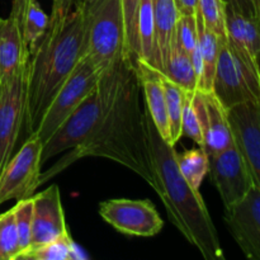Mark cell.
Segmentation results:
<instances>
[{
	"instance_id": "1",
	"label": "cell",
	"mask_w": 260,
	"mask_h": 260,
	"mask_svg": "<svg viewBox=\"0 0 260 260\" xmlns=\"http://www.w3.org/2000/svg\"><path fill=\"white\" fill-rule=\"evenodd\" d=\"M106 94L102 121L84 145L69 150L48 172L41 174L40 185L52 179L73 162L88 156L104 157L123 165L159 192L147 128V109L135 62L122 58L102 73Z\"/></svg>"
},
{
	"instance_id": "2",
	"label": "cell",
	"mask_w": 260,
	"mask_h": 260,
	"mask_svg": "<svg viewBox=\"0 0 260 260\" xmlns=\"http://www.w3.org/2000/svg\"><path fill=\"white\" fill-rule=\"evenodd\" d=\"M86 18L81 0L66 18L50 20L27 66L25 132L32 136L43 112L85 56Z\"/></svg>"
},
{
	"instance_id": "3",
	"label": "cell",
	"mask_w": 260,
	"mask_h": 260,
	"mask_svg": "<svg viewBox=\"0 0 260 260\" xmlns=\"http://www.w3.org/2000/svg\"><path fill=\"white\" fill-rule=\"evenodd\" d=\"M150 147L159 192L170 222L207 260L225 259L217 230L200 190L183 178L174 146L165 141L147 113Z\"/></svg>"
},
{
	"instance_id": "4",
	"label": "cell",
	"mask_w": 260,
	"mask_h": 260,
	"mask_svg": "<svg viewBox=\"0 0 260 260\" xmlns=\"http://www.w3.org/2000/svg\"><path fill=\"white\" fill-rule=\"evenodd\" d=\"M86 18L85 56L99 73L128 58L122 0H84Z\"/></svg>"
},
{
	"instance_id": "5",
	"label": "cell",
	"mask_w": 260,
	"mask_h": 260,
	"mask_svg": "<svg viewBox=\"0 0 260 260\" xmlns=\"http://www.w3.org/2000/svg\"><path fill=\"white\" fill-rule=\"evenodd\" d=\"M212 91L225 109L243 102L260 103L259 63L221 40Z\"/></svg>"
},
{
	"instance_id": "6",
	"label": "cell",
	"mask_w": 260,
	"mask_h": 260,
	"mask_svg": "<svg viewBox=\"0 0 260 260\" xmlns=\"http://www.w3.org/2000/svg\"><path fill=\"white\" fill-rule=\"evenodd\" d=\"M106 103L104 88L99 78L95 88L81 101L73 113L43 144L42 164L57 154L85 144L98 128Z\"/></svg>"
},
{
	"instance_id": "7",
	"label": "cell",
	"mask_w": 260,
	"mask_h": 260,
	"mask_svg": "<svg viewBox=\"0 0 260 260\" xmlns=\"http://www.w3.org/2000/svg\"><path fill=\"white\" fill-rule=\"evenodd\" d=\"M101 75L102 73L96 70L86 56L79 61L73 73L61 85L43 112L40 123L33 134L42 141V144L52 136L53 132L73 113L81 101L95 88Z\"/></svg>"
},
{
	"instance_id": "8",
	"label": "cell",
	"mask_w": 260,
	"mask_h": 260,
	"mask_svg": "<svg viewBox=\"0 0 260 260\" xmlns=\"http://www.w3.org/2000/svg\"><path fill=\"white\" fill-rule=\"evenodd\" d=\"M43 144L37 136H28L19 151L9 159L0 174V206L35 194L40 187Z\"/></svg>"
},
{
	"instance_id": "9",
	"label": "cell",
	"mask_w": 260,
	"mask_h": 260,
	"mask_svg": "<svg viewBox=\"0 0 260 260\" xmlns=\"http://www.w3.org/2000/svg\"><path fill=\"white\" fill-rule=\"evenodd\" d=\"M27 66L28 62L9 80L0 83V174L13 156L20 128L24 124Z\"/></svg>"
},
{
	"instance_id": "10",
	"label": "cell",
	"mask_w": 260,
	"mask_h": 260,
	"mask_svg": "<svg viewBox=\"0 0 260 260\" xmlns=\"http://www.w3.org/2000/svg\"><path fill=\"white\" fill-rule=\"evenodd\" d=\"M99 215L124 235L151 238L164 228L154 203L147 200H109L99 205Z\"/></svg>"
},
{
	"instance_id": "11",
	"label": "cell",
	"mask_w": 260,
	"mask_h": 260,
	"mask_svg": "<svg viewBox=\"0 0 260 260\" xmlns=\"http://www.w3.org/2000/svg\"><path fill=\"white\" fill-rule=\"evenodd\" d=\"M233 142L260 187V103L243 102L226 109Z\"/></svg>"
},
{
	"instance_id": "12",
	"label": "cell",
	"mask_w": 260,
	"mask_h": 260,
	"mask_svg": "<svg viewBox=\"0 0 260 260\" xmlns=\"http://www.w3.org/2000/svg\"><path fill=\"white\" fill-rule=\"evenodd\" d=\"M225 223L245 256L260 260V187H251L249 192L226 206Z\"/></svg>"
},
{
	"instance_id": "13",
	"label": "cell",
	"mask_w": 260,
	"mask_h": 260,
	"mask_svg": "<svg viewBox=\"0 0 260 260\" xmlns=\"http://www.w3.org/2000/svg\"><path fill=\"white\" fill-rule=\"evenodd\" d=\"M208 173L222 200L223 207L243 198L255 185L234 144L223 151L208 156Z\"/></svg>"
},
{
	"instance_id": "14",
	"label": "cell",
	"mask_w": 260,
	"mask_h": 260,
	"mask_svg": "<svg viewBox=\"0 0 260 260\" xmlns=\"http://www.w3.org/2000/svg\"><path fill=\"white\" fill-rule=\"evenodd\" d=\"M32 240L29 249L52 243L69 234L57 184H52L32 196Z\"/></svg>"
},
{
	"instance_id": "15",
	"label": "cell",
	"mask_w": 260,
	"mask_h": 260,
	"mask_svg": "<svg viewBox=\"0 0 260 260\" xmlns=\"http://www.w3.org/2000/svg\"><path fill=\"white\" fill-rule=\"evenodd\" d=\"M192 102L202 129V149L207 156L218 154L230 147L234 142L226 119V109L213 91H201L196 89L192 94Z\"/></svg>"
},
{
	"instance_id": "16",
	"label": "cell",
	"mask_w": 260,
	"mask_h": 260,
	"mask_svg": "<svg viewBox=\"0 0 260 260\" xmlns=\"http://www.w3.org/2000/svg\"><path fill=\"white\" fill-rule=\"evenodd\" d=\"M136 68L137 76L141 84L142 95H144L145 106L147 113L151 118L152 123L156 127L160 136L169 142V121H168L167 106H165V93L162 85V74L144 60L134 61Z\"/></svg>"
},
{
	"instance_id": "17",
	"label": "cell",
	"mask_w": 260,
	"mask_h": 260,
	"mask_svg": "<svg viewBox=\"0 0 260 260\" xmlns=\"http://www.w3.org/2000/svg\"><path fill=\"white\" fill-rule=\"evenodd\" d=\"M226 41L243 55L259 63L260 18L245 15L226 4Z\"/></svg>"
},
{
	"instance_id": "18",
	"label": "cell",
	"mask_w": 260,
	"mask_h": 260,
	"mask_svg": "<svg viewBox=\"0 0 260 260\" xmlns=\"http://www.w3.org/2000/svg\"><path fill=\"white\" fill-rule=\"evenodd\" d=\"M29 60L19 24L13 17L0 19V83L9 80Z\"/></svg>"
},
{
	"instance_id": "19",
	"label": "cell",
	"mask_w": 260,
	"mask_h": 260,
	"mask_svg": "<svg viewBox=\"0 0 260 260\" xmlns=\"http://www.w3.org/2000/svg\"><path fill=\"white\" fill-rule=\"evenodd\" d=\"M155 22V69L161 73L179 13L174 0H151Z\"/></svg>"
},
{
	"instance_id": "20",
	"label": "cell",
	"mask_w": 260,
	"mask_h": 260,
	"mask_svg": "<svg viewBox=\"0 0 260 260\" xmlns=\"http://www.w3.org/2000/svg\"><path fill=\"white\" fill-rule=\"evenodd\" d=\"M161 74L179 85L184 91H194L197 89L198 79L190 60V55L182 47L175 30L170 40Z\"/></svg>"
},
{
	"instance_id": "21",
	"label": "cell",
	"mask_w": 260,
	"mask_h": 260,
	"mask_svg": "<svg viewBox=\"0 0 260 260\" xmlns=\"http://www.w3.org/2000/svg\"><path fill=\"white\" fill-rule=\"evenodd\" d=\"M196 20H197L198 48L202 58V74L198 80L197 89L201 91H212L213 78H215L216 65L220 52V40L215 33L206 28L198 9L196 10Z\"/></svg>"
},
{
	"instance_id": "22",
	"label": "cell",
	"mask_w": 260,
	"mask_h": 260,
	"mask_svg": "<svg viewBox=\"0 0 260 260\" xmlns=\"http://www.w3.org/2000/svg\"><path fill=\"white\" fill-rule=\"evenodd\" d=\"M81 258L83 256L78 254L70 234H66L52 243L23 251L15 260H75Z\"/></svg>"
},
{
	"instance_id": "23",
	"label": "cell",
	"mask_w": 260,
	"mask_h": 260,
	"mask_svg": "<svg viewBox=\"0 0 260 260\" xmlns=\"http://www.w3.org/2000/svg\"><path fill=\"white\" fill-rule=\"evenodd\" d=\"M162 85L165 93V106H167L168 121H169V144L175 146L182 139V112L184 103L185 91L162 75Z\"/></svg>"
},
{
	"instance_id": "24",
	"label": "cell",
	"mask_w": 260,
	"mask_h": 260,
	"mask_svg": "<svg viewBox=\"0 0 260 260\" xmlns=\"http://www.w3.org/2000/svg\"><path fill=\"white\" fill-rule=\"evenodd\" d=\"M177 164L183 178L196 190H200L201 184L208 174V156L202 147L185 150L182 154L177 152Z\"/></svg>"
},
{
	"instance_id": "25",
	"label": "cell",
	"mask_w": 260,
	"mask_h": 260,
	"mask_svg": "<svg viewBox=\"0 0 260 260\" xmlns=\"http://www.w3.org/2000/svg\"><path fill=\"white\" fill-rule=\"evenodd\" d=\"M48 24H50V15L43 12L42 8L36 0L28 7L24 19H23L22 28H20L23 43H24V47L29 56L32 55L37 43L40 42V40L47 30Z\"/></svg>"
},
{
	"instance_id": "26",
	"label": "cell",
	"mask_w": 260,
	"mask_h": 260,
	"mask_svg": "<svg viewBox=\"0 0 260 260\" xmlns=\"http://www.w3.org/2000/svg\"><path fill=\"white\" fill-rule=\"evenodd\" d=\"M197 9L206 28L218 40H226V3L223 0H198Z\"/></svg>"
},
{
	"instance_id": "27",
	"label": "cell",
	"mask_w": 260,
	"mask_h": 260,
	"mask_svg": "<svg viewBox=\"0 0 260 260\" xmlns=\"http://www.w3.org/2000/svg\"><path fill=\"white\" fill-rule=\"evenodd\" d=\"M20 253L13 208L0 213V260H15Z\"/></svg>"
},
{
	"instance_id": "28",
	"label": "cell",
	"mask_w": 260,
	"mask_h": 260,
	"mask_svg": "<svg viewBox=\"0 0 260 260\" xmlns=\"http://www.w3.org/2000/svg\"><path fill=\"white\" fill-rule=\"evenodd\" d=\"M13 211H14L15 226H17L18 238H19L20 253H23L27 249H29L30 240H32V197L17 201V205L13 207Z\"/></svg>"
},
{
	"instance_id": "29",
	"label": "cell",
	"mask_w": 260,
	"mask_h": 260,
	"mask_svg": "<svg viewBox=\"0 0 260 260\" xmlns=\"http://www.w3.org/2000/svg\"><path fill=\"white\" fill-rule=\"evenodd\" d=\"M140 0H122L124 30H126L127 56L135 61L137 58V9Z\"/></svg>"
},
{
	"instance_id": "30",
	"label": "cell",
	"mask_w": 260,
	"mask_h": 260,
	"mask_svg": "<svg viewBox=\"0 0 260 260\" xmlns=\"http://www.w3.org/2000/svg\"><path fill=\"white\" fill-rule=\"evenodd\" d=\"M193 91H185L184 103L182 112V136H187L196 142L200 147L203 146V136L198 121L197 112L192 102Z\"/></svg>"
},
{
	"instance_id": "31",
	"label": "cell",
	"mask_w": 260,
	"mask_h": 260,
	"mask_svg": "<svg viewBox=\"0 0 260 260\" xmlns=\"http://www.w3.org/2000/svg\"><path fill=\"white\" fill-rule=\"evenodd\" d=\"M175 35L182 47L188 53L192 52L198 43L197 20L194 15H179L175 23Z\"/></svg>"
},
{
	"instance_id": "32",
	"label": "cell",
	"mask_w": 260,
	"mask_h": 260,
	"mask_svg": "<svg viewBox=\"0 0 260 260\" xmlns=\"http://www.w3.org/2000/svg\"><path fill=\"white\" fill-rule=\"evenodd\" d=\"M80 2L81 0H58L57 4L52 5L50 20H58L66 18Z\"/></svg>"
},
{
	"instance_id": "33",
	"label": "cell",
	"mask_w": 260,
	"mask_h": 260,
	"mask_svg": "<svg viewBox=\"0 0 260 260\" xmlns=\"http://www.w3.org/2000/svg\"><path fill=\"white\" fill-rule=\"evenodd\" d=\"M33 2H36V0H13L10 17H13L17 20L18 24H19V28H22L25 12H27L28 7H29Z\"/></svg>"
},
{
	"instance_id": "34",
	"label": "cell",
	"mask_w": 260,
	"mask_h": 260,
	"mask_svg": "<svg viewBox=\"0 0 260 260\" xmlns=\"http://www.w3.org/2000/svg\"><path fill=\"white\" fill-rule=\"evenodd\" d=\"M226 4L233 5L234 8L241 12L245 15H255V17H259V14H256L255 9H254V5L251 0H223Z\"/></svg>"
},
{
	"instance_id": "35",
	"label": "cell",
	"mask_w": 260,
	"mask_h": 260,
	"mask_svg": "<svg viewBox=\"0 0 260 260\" xmlns=\"http://www.w3.org/2000/svg\"><path fill=\"white\" fill-rule=\"evenodd\" d=\"M179 15H194L198 0H174Z\"/></svg>"
},
{
	"instance_id": "36",
	"label": "cell",
	"mask_w": 260,
	"mask_h": 260,
	"mask_svg": "<svg viewBox=\"0 0 260 260\" xmlns=\"http://www.w3.org/2000/svg\"><path fill=\"white\" fill-rule=\"evenodd\" d=\"M254 5V9H255L256 14L260 15V0H251Z\"/></svg>"
},
{
	"instance_id": "37",
	"label": "cell",
	"mask_w": 260,
	"mask_h": 260,
	"mask_svg": "<svg viewBox=\"0 0 260 260\" xmlns=\"http://www.w3.org/2000/svg\"><path fill=\"white\" fill-rule=\"evenodd\" d=\"M57 2H58V0H53V4H52V5H56V4H57Z\"/></svg>"
}]
</instances>
